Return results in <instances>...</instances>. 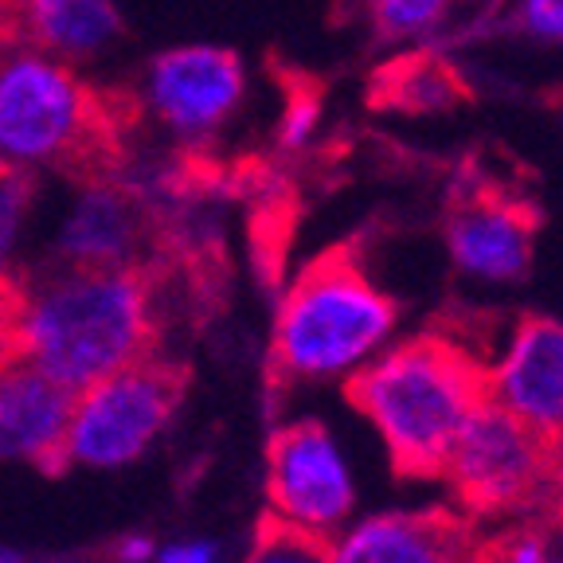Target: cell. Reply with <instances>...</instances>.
I'll use <instances>...</instances> for the list:
<instances>
[{
  "label": "cell",
  "instance_id": "12",
  "mask_svg": "<svg viewBox=\"0 0 563 563\" xmlns=\"http://www.w3.org/2000/svg\"><path fill=\"white\" fill-rule=\"evenodd\" d=\"M70 399L63 384L24 361H0V466L63 470Z\"/></svg>",
  "mask_w": 563,
  "mask_h": 563
},
{
  "label": "cell",
  "instance_id": "10",
  "mask_svg": "<svg viewBox=\"0 0 563 563\" xmlns=\"http://www.w3.org/2000/svg\"><path fill=\"white\" fill-rule=\"evenodd\" d=\"M485 399L548 442L563 439V321L525 317L485 368Z\"/></svg>",
  "mask_w": 563,
  "mask_h": 563
},
{
  "label": "cell",
  "instance_id": "21",
  "mask_svg": "<svg viewBox=\"0 0 563 563\" xmlns=\"http://www.w3.org/2000/svg\"><path fill=\"white\" fill-rule=\"evenodd\" d=\"M317 122H321V106H317L313 95H301L286 106V114H282V145H306L313 137Z\"/></svg>",
  "mask_w": 563,
  "mask_h": 563
},
{
  "label": "cell",
  "instance_id": "22",
  "mask_svg": "<svg viewBox=\"0 0 563 563\" xmlns=\"http://www.w3.org/2000/svg\"><path fill=\"white\" fill-rule=\"evenodd\" d=\"M153 552H157L153 537H125L118 544V563H153Z\"/></svg>",
  "mask_w": 563,
  "mask_h": 563
},
{
  "label": "cell",
  "instance_id": "4",
  "mask_svg": "<svg viewBox=\"0 0 563 563\" xmlns=\"http://www.w3.org/2000/svg\"><path fill=\"white\" fill-rule=\"evenodd\" d=\"M102 102L82 70L0 44V168L20 176L67 173L102 145Z\"/></svg>",
  "mask_w": 563,
  "mask_h": 563
},
{
  "label": "cell",
  "instance_id": "5",
  "mask_svg": "<svg viewBox=\"0 0 563 563\" xmlns=\"http://www.w3.org/2000/svg\"><path fill=\"white\" fill-rule=\"evenodd\" d=\"M176 407L180 379L150 356L82 387L70 399L63 466L87 474H118L137 466L165 439Z\"/></svg>",
  "mask_w": 563,
  "mask_h": 563
},
{
  "label": "cell",
  "instance_id": "1",
  "mask_svg": "<svg viewBox=\"0 0 563 563\" xmlns=\"http://www.w3.org/2000/svg\"><path fill=\"white\" fill-rule=\"evenodd\" d=\"M4 336L12 361L32 364L67 391H82L150 356V282L137 271L47 266L12 298Z\"/></svg>",
  "mask_w": 563,
  "mask_h": 563
},
{
  "label": "cell",
  "instance_id": "18",
  "mask_svg": "<svg viewBox=\"0 0 563 563\" xmlns=\"http://www.w3.org/2000/svg\"><path fill=\"white\" fill-rule=\"evenodd\" d=\"M555 560H560V552H555L552 532H544V528H517V532L497 540L485 552V560L477 563H555Z\"/></svg>",
  "mask_w": 563,
  "mask_h": 563
},
{
  "label": "cell",
  "instance_id": "24",
  "mask_svg": "<svg viewBox=\"0 0 563 563\" xmlns=\"http://www.w3.org/2000/svg\"><path fill=\"white\" fill-rule=\"evenodd\" d=\"M4 4H9V0H0V12H4Z\"/></svg>",
  "mask_w": 563,
  "mask_h": 563
},
{
  "label": "cell",
  "instance_id": "11",
  "mask_svg": "<svg viewBox=\"0 0 563 563\" xmlns=\"http://www.w3.org/2000/svg\"><path fill=\"white\" fill-rule=\"evenodd\" d=\"M0 24L12 44L75 70L98 67L125 44V20L114 0H9Z\"/></svg>",
  "mask_w": 563,
  "mask_h": 563
},
{
  "label": "cell",
  "instance_id": "6",
  "mask_svg": "<svg viewBox=\"0 0 563 563\" xmlns=\"http://www.w3.org/2000/svg\"><path fill=\"white\" fill-rule=\"evenodd\" d=\"M271 520L317 540H333L361 505V485L341 439L317 419L282 422L266 446Z\"/></svg>",
  "mask_w": 563,
  "mask_h": 563
},
{
  "label": "cell",
  "instance_id": "8",
  "mask_svg": "<svg viewBox=\"0 0 563 563\" xmlns=\"http://www.w3.org/2000/svg\"><path fill=\"white\" fill-rule=\"evenodd\" d=\"M552 442L485 399L442 462V477L470 512H509L528 505L552 470Z\"/></svg>",
  "mask_w": 563,
  "mask_h": 563
},
{
  "label": "cell",
  "instance_id": "15",
  "mask_svg": "<svg viewBox=\"0 0 563 563\" xmlns=\"http://www.w3.org/2000/svg\"><path fill=\"white\" fill-rule=\"evenodd\" d=\"M35 211H40V192L32 176L0 168V286L16 282L24 266L35 235Z\"/></svg>",
  "mask_w": 563,
  "mask_h": 563
},
{
  "label": "cell",
  "instance_id": "23",
  "mask_svg": "<svg viewBox=\"0 0 563 563\" xmlns=\"http://www.w3.org/2000/svg\"><path fill=\"white\" fill-rule=\"evenodd\" d=\"M0 563H27V555L12 544H0Z\"/></svg>",
  "mask_w": 563,
  "mask_h": 563
},
{
  "label": "cell",
  "instance_id": "16",
  "mask_svg": "<svg viewBox=\"0 0 563 563\" xmlns=\"http://www.w3.org/2000/svg\"><path fill=\"white\" fill-rule=\"evenodd\" d=\"M372 24L384 40H419L450 12V0H368Z\"/></svg>",
  "mask_w": 563,
  "mask_h": 563
},
{
  "label": "cell",
  "instance_id": "2",
  "mask_svg": "<svg viewBox=\"0 0 563 563\" xmlns=\"http://www.w3.org/2000/svg\"><path fill=\"white\" fill-rule=\"evenodd\" d=\"M349 399L396 470L442 474L454 439L485 404V368L446 336L391 341L349 379Z\"/></svg>",
  "mask_w": 563,
  "mask_h": 563
},
{
  "label": "cell",
  "instance_id": "7",
  "mask_svg": "<svg viewBox=\"0 0 563 563\" xmlns=\"http://www.w3.org/2000/svg\"><path fill=\"white\" fill-rule=\"evenodd\" d=\"M246 98V67L231 47L176 44L157 52L137 82V102L176 145L200 150L216 141Z\"/></svg>",
  "mask_w": 563,
  "mask_h": 563
},
{
  "label": "cell",
  "instance_id": "17",
  "mask_svg": "<svg viewBox=\"0 0 563 563\" xmlns=\"http://www.w3.org/2000/svg\"><path fill=\"white\" fill-rule=\"evenodd\" d=\"M243 563H329V544L271 520L243 555Z\"/></svg>",
  "mask_w": 563,
  "mask_h": 563
},
{
  "label": "cell",
  "instance_id": "3",
  "mask_svg": "<svg viewBox=\"0 0 563 563\" xmlns=\"http://www.w3.org/2000/svg\"><path fill=\"white\" fill-rule=\"evenodd\" d=\"M399 306L352 263L321 258L301 271L274 313L271 356L290 384L352 379L396 341Z\"/></svg>",
  "mask_w": 563,
  "mask_h": 563
},
{
  "label": "cell",
  "instance_id": "25",
  "mask_svg": "<svg viewBox=\"0 0 563 563\" xmlns=\"http://www.w3.org/2000/svg\"><path fill=\"white\" fill-rule=\"evenodd\" d=\"M555 563H563V555H560V560H555Z\"/></svg>",
  "mask_w": 563,
  "mask_h": 563
},
{
  "label": "cell",
  "instance_id": "19",
  "mask_svg": "<svg viewBox=\"0 0 563 563\" xmlns=\"http://www.w3.org/2000/svg\"><path fill=\"white\" fill-rule=\"evenodd\" d=\"M517 27L548 47H563V0H517Z\"/></svg>",
  "mask_w": 563,
  "mask_h": 563
},
{
  "label": "cell",
  "instance_id": "14",
  "mask_svg": "<svg viewBox=\"0 0 563 563\" xmlns=\"http://www.w3.org/2000/svg\"><path fill=\"white\" fill-rule=\"evenodd\" d=\"M446 251L466 278L509 286L532 266V220L501 200H474L446 223Z\"/></svg>",
  "mask_w": 563,
  "mask_h": 563
},
{
  "label": "cell",
  "instance_id": "9",
  "mask_svg": "<svg viewBox=\"0 0 563 563\" xmlns=\"http://www.w3.org/2000/svg\"><path fill=\"white\" fill-rule=\"evenodd\" d=\"M150 220L130 188L79 180L47 223V263L63 271H133Z\"/></svg>",
  "mask_w": 563,
  "mask_h": 563
},
{
  "label": "cell",
  "instance_id": "20",
  "mask_svg": "<svg viewBox=\"0 0 563 563\" xmlns=\"http://www.w3.org/2000/svg\"><path fill=\"white\" fill-rule=\"evenodd\" d=\"M153 563H223V544L216 537H173V540H157Z\"/></svg>",
  "mask_w": 563,
  "mask_h": 563
},
{
  "label": "cell",
  "instance_id": "13",
  "mask_svg": "<svg viewBox=\"0 0 563 563\" xmlns=\"http://www.w3.org/2000/svg\"><path fill=\"white\" fill-rule=\"evenodd\" d=\"M325 544L329 563H470L466 525L439 509L352 517Z\"/></svg>",
  "mask_w": 563,
  "mask_h": 563
}]
</instances>
